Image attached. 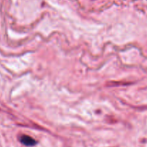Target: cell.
Instances as JSON below:
<instances>
[{"label":"cell","instance_id":"obj_1","mask_svg":"<svg viewBox=\"0 0 147 147\" xmlns=\"http://www.w3.org/2000/svg\"><path fill=\"white\" fill-rule=\"evenodd\" d=\"M20 141H21V142L23 144L28 146H33V145H35L36 144L35 140L34 139H33V138H31L29 136H26V135H24V136H22L21 139H20Z\"/></svg>","mask_w":147,"mask_h":147}]
</instances>
